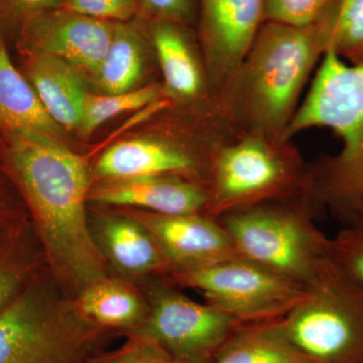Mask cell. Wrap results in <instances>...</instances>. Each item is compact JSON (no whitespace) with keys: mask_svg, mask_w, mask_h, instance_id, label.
Returning <instances> with one entry per match:
<instances>
[{"mask_svg":"<svg viewBox=\"0 0 363 363\" xmlns=\"http://www.w3.org/2000/svg\"><path fill=\"white\" fill-rule=\"evenodd\" d=\"M6 135L9 164L57 274L80 291L106 278V260L86 213L87 162L58 138L21 130Z\"/></svg>","mask_w":363,"mask_h":363,"instance_id":"cell-1","label":"cell"},{"mask_svg":"<svg viewBox=\"0 0 363 363\" xmlns=\"http://www.w3.org/2000/svg\"><path fill=\"white\" fill-rule=\"evenodd\" d=\"M312 128H330L342 149L308 167V191L322 209L352 223L363 217V62L347 64L333 51L325 52L284 140Z\"/></svg>","mask_w":363,"mask_h":363,"instance_id":"cell-2","label":"cell"},{"mask_svg":"<svg viewBox=\"0 0 363 363\" xmlns=\"http://www.w3.org/2000/svg\"><path fill=\"white\" fill-rule=\"evenodd\" d=\"M328 44L326 13L310 26L262 23L241 66L229 106L241 133L284 140L298 97Z\"/></svg>","mask_w":363,"mask_h":363,"instance_id":"cell-3","label":"cell"},{"mask_svg":"<svg viewBox=\"0 0 363 363\" xmlns=\"http://www.w3.org/2000/svg\"><path fill=\"white\" fill-rule=\"evenodd\" d=\"M311 194L276 200L219 217L238 257L308 288L330 257V240L315 223Z\"/></svg>","mask_w":363,"mask_h":363,"instance_id":"cell-4","label":"cell"},{"mask_svg":"<svg viewBox=\"0 0 363 363\" xmlns=\"http://www.w3.org/2000/svg\"><path fill=\"white\" fill-rule=\"evenodd\" d=\"M205 214L219 218L262 203L308 192V167L291 143L255 133L222 143L215 152Z\"/></svg>","mask_w":363,"mask_h":363,"instance_id":"cell-5","label":"cell"},{"mask_svg":"<svg viewBox=\"0 0 363 363\" xmlns=\"http://www.w3.org/2000/svg\"><path fill=\"white\" fill-rule=\"evenodd\" d=\"M279 325L311 363H363V286L329 257Z\"/></svg>","mask_w":363,"mask_h":363,"instance_id":"cell-6","label":"cell"},{"mask_svg":"<svg viewBox=\"0 0 363 363\" xmlns=\"http://www.w3.org/2000/svg\"><path fill=\"white\" fill-rule=\"evenodd\" d=\"M169 278L177 286L199 291L208 304L245 324L283 319L307 290L241 257L194 271L175 272Z\"/></svg>","mask_w":363,"mask_h":363,"instance_id":"cell-7","label":"cell"},{"mask_svg":"<svg viewBox=\"0 0 363 363\" xmlns=\"http://www.w3.org/2000/svg\"><path fill=\"white\" fill-rule=\"evenodd\" d=\"M91 325L75 309L21 291L0 312V363H79Z\"/></svg>","mask_w":363,"mask_h":363,"instance_id":"cell-8","label":"cell"},{"mask_svg":"<svg viewBox=\"0 0 363 363\" xmlns=\"http://www.w3.org/2000/svg\"><path fill=\"white\" fill-rule=\"evenodd\" d=\"M147 300L149 315L136 333L154 340L180 363L208 362L245 324L168 285L152 286Z\"/></svg>","mask_w":363,"mask_h":363,"instance_id":"cell-9","label":"cell"},{"mask_svg":"<svg viewBox=\"0 0 363 363\" xmlns=\"http://www.w3.org/2000/svg\"><path fill=\"white\" fill-rule=\"evenodd\" d=\"M266 0H198L205 66L230 116L231 97L243 61L264 23Z\"/></svg>","mask_w":363,"mask_h":363,"instance_id":"cell-10","label":"cell"},{"mask_svg":"<svg viewBox=\"0 0 363 363\" xmlns=\"http://www.w3.org/2000/svg\"><path fill=\"white\" fill-rule=\"evenodd\" d=\"M23 52L56 57L94 78L113 37L114 23L60 9L30 16L21 25Z\"/></svg>","mask_w":363,"mask_h":363,"instance_id":"cell-11","label":"cell"},{"mask_svg":"<svg viewBox=\"0 0 363 363\" xmlns=\"http://www.w3.org/2000/svg\"><path fill=\"white\" fill-rule=\"evenodd\" d=\"M131 215L152 234L168 264L169 274L238 257L220 220L203 212L166 215L138 210Z\"/></svg>","mask_w":363,"mask_h":363,"instance_id":"cell-12","label":"cell"},{"mask_svg":"<svg viewBox=\"0 0 363 363\" xmlns=\"http://www.w3.org/2000/svg\"><path fill=\"white\" fill-rule=\"evenodd\" d=\"M213 160L199 157L179 143L155 138L123 140L98 160V175L106 181L180 177L208 186Z\"/></svg>","mask_w":363,"mask_h":363,"instance_id":"cell-13","label":"cell"},{"mask_svg":"<svg viewBox=\"0 0 363 363\" xmlns=\"http://www.w3.org/2000/svg\"><path fill=\"white\" fill-rule=\"evenodd\" d=\"M90 199L104 205L135 207L156 214L205 213L208 186L180 177L160 176L105 181L90 192Z\"/></svg>","mask_w":363,"mask_h":363,"instance_id":"cell-14","label":"cell"},{"mask_svg":"<svg viewBox=\"0 0 363 363\" xmlns=\"http://www.w3.org/2000/svg\"><path fill=\"white\" fill-rule=\"evenodd\" d=\"M91 231L105 260L117 271L131 277L169 276L156 241L133 215H101Z\"/></svg>","mask_w":363,"mask_h":363,"instance_id":"cell-15","label":"cell"},{"mask_svg":"<svg viewBox=\"0 0 363 363\" xmlns=\"http://www.w3.org/2000/svg\"><path fill=\"white\" fill-rule=\"evenodd\" d=\"M186 26L177 21H152L150 33L166 89L176 99L189 102L204 97L208 89L215 90Z\"/></svg>","mask_w":363,"mask_h":363,"instance_id":"cell-16","label":"cell"},{"mask_svg":"<svg viewBox=\"0 0 363 363\" xmlns=\"http://www.w3.org/2000/svg\"><path fill=\"white\" fill-rule=\"evenodd\" d=\"M25 54V76L50 116L63 130H78L88 93L82 74L56 57Z\"/></svg>","mask_w":363,"mask_h":363,"instance_id":"cell-17","label":"cell"},{"mask_svg":"<svg viewBox=\"0 0 363 363\" xmlns=\"http://www.w3.org/2000/svg\"><path fill=\"white\" fill-rule=\"evenodd\" d=\"M0 128L30 130L62 140L64 130L50 116L30 81L14 67L0 40Z\"/></svg>","mask_w":363,"mask_h":363,"instance_id":"cell-18","label":"cell"},{"mask_svg":"<svg viewBox=\"0 0 363 363\" xmlns=\"http://www.w3.org/2000/svg\"><path fill=\"white\" fill-rule=\"evenodd\" d=\"M74 309L96 326L138 329L149 315V303L128 284L106 277L81 290Z\"/></svg>","mask_w":363,"mask_h":363,"instance_id":"cell-19","label":"cell"},{"mask_svg":"<svg viewBox=\"0 0 363 363\" xmlns=\"http://www.w3.org/2000/svg\"><path fill=\"white\" fill-rule=\"evenodd\" d=\"M211 363H311L284 333L279 320L241 325Z\"/></svg>","mask_w":363,"mask_h":363,"instance_id":"cell-20","label":"cell"},{"mask_svg":"<svg viewBox=\"0 0 363 363\" xmlns=\"http://www.w3.org/2000/svg\"><path fill=\"white\" fill-rule=\"evenodd\" d=\"M145 68L142 33L133 23H114L113 37L95 79L106 94L136 89Z\"/></svg>","mask_w":363,"mask_h":363,"instance_id":"cell-21","label":"cell"},{"mask_svg":"<svg viewBox=\"0 0 363 363\" xmlns=\"http://www.w3.org/2000/svg\"><path fill=\"white\" fill-rule=\"evenodd\" d=\"M328 50L350 64L363 62V0H335L327 11Z\"/></svg>","mask_w":363,"mask_h":363,"instance_id":"cell-22","label":"cell"},{"mask_svg":"<svg viewBox=\"0 0 363 363\" xmlns=\"http://www.w3.org/2000/svg\"><path fill=\"white\" fill-rule=\"evenodd\" d=\"M160 95L161 90L154 85L102 96L88 92L83 104L78 130L82 135H90L109 119L124 112L136 111L154 104L160 100Z\"/></svg>","mask_w":363,"mask_h":363,"instance_id":"cell-23","label":"cell"},{"mask_svg":"<svg viewBox=\"0 0 363 363\" xmlns=\"http://www.w3.org/2000/svg\"><path fill=\"white\" fill-rule=\"evenodd\" d=\"M330 257L350 278L363 286V217L331 238Z\"/></svg>","mask_w":363,"mask_h":363,"instance_id":"cell-24","label":"cell"},{"mask_svg":"<svg viewBox=\"0 0 363 363\" xmlns=\"http://www.w3.org/2000/svg\"><path fill=\"white\" fill-rule=\"evenodd\" d=\"M335 0H266L264 23L305 26L317 23Z\"/></svg>","mask_w":363,"mask_h":363,"instance_id":"cell-25","label":"cell"},{"mask_svg":"<svg viewBox=\"0 0 363 363\" xmlns=\"http://www.w3.org/2000/svg\"><path fill=\"white\" fill-rule=\"evenodd\" d=\"M62 7L111 23H125L140 11V0H62Z\"/></svg>","mask_w":363,"mask_h":363,"instance_id":"cell-26","label":"cell"},{"mask_svg":"<svg viewBox=\"0 0 363 363\" xmlns=\"http://www.w3.org/2000/svg\"><path fill=\"white\" fill-rule=\"evenodd\" d=\"M90 363H180L152 339L135 333L121 350Z\"/></svg>","mask_w":363,"mask_h":363,"instance_id":"cell-27","label":"cell"},{"mask_svg":"<svg viewBox=\"0 0 363 363\" xmlns=\"http://www.w3.org/2000/svg\"><path fill=\"white\" fill-rule=\"evenodd\" d=\"M140 11L152 21H177L188 25L198 13V0H140Z\"/></svg>","mask_w":363,"mask_h":363,"instance_id":"cell-28","label":"cell"},{"mask_svg":"<svg viewBox=\"0 0 363 363\" xmlns=\"http://www.w3.org/2000/svg\"><path fill=\"white\" fill-rule=\"evenodd\" d=\"M26 277L25 264L13 250L0 247V312L21 292Z\"/></svg>","mask_w":363,"mask_h":363,"instance_id":"cell-29","label":"cell"},{"mask_svg":"<svg viewBox=\"0 0 363 363\" xmlns=\"http://www.w3.org/2000/svg\"><path fill=\"white\" fill-rule=\"evenodd\" d=\"M62 7V0H0V18L20 25L30 16Z\"/></svg>","mask_w":363,"mask_h":363,"instance_id":"cell-30","label":"cell"}]
</instances>
